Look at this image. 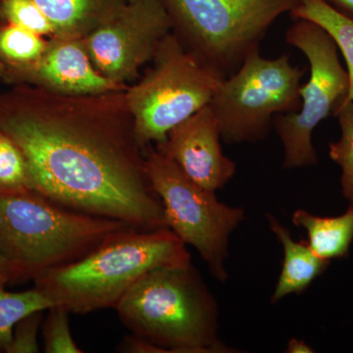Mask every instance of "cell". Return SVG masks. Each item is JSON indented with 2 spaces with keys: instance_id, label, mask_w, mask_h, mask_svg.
I'll use <instances>...</instances> for the list:
<instances>
[{
  "instance_id": "1",
  "label": "cell",
  "mask_w": 353,
  "mask_h": 353,
  "mask_svg": "<svg viewBox=\"0 0 353 353\" xmlns=\"http://www.w3.org/2000/svg\"><path fill=\"white\" fill-rule=\"evenodd\" d=\"M0 131L24 155L30 189L72 210L137 229L167 228L126 88L67 94L15 85L0 92Z\"/></svg>"
},
{
  "instance_id": "2",
  "label": "cell",
  "mask_w": 353,
  "mask_h": 353,
  "mask_svg": "<svg viewBox=\"0 0 353 353\" xmlns=\"http://www.w3.org/2000/svg\"><path fill=\"white\" fill-rule=\"evenodd\" d=\"M190 263L185 243L168 228L129 226L109 234L80 259L41 274L34 283L53 305L85 314L115 308L150 271Z\"/></svg>"
},
{
  "instance_id": "3",
  "label": "cell",
  "mask_w": 353,
  "mask_h": 353,
  "mask_svg": "<svg viewBox=\"0 0 353 353\" xmlns=\"http://www.w3.org/2000/svg\"><path fill=\"white\" fill-rule=\"evenodd\" d=\"M126 227L65 208L28 187L0 188V253L13 283L72 263Z\"/></svg>"
},
{
  "instance_id": "4",
  "label": "cell",
  "mask_w": 353,
  "mask_h": 353,
  "mask_svg": "<svg viewBox=\"0 0 353 353\" xmlns=\"http://www.w3.org/2000/svg\"><path fill=\"white\" fill-rule=\"evenodd\" d=\"M114 309L160 353L234 352L218 336L217 303L192 263L148 272Z\"/></svg>"
},
{
  "instance_id": "5",
  "label": "cell",
  "mask_w": 353,
  "mask_h": 353,
  "mask_svg": "<svg viewBox=\"0 0 353 353\" xmlns=\"http://www.w3.org/2000/svg\"><path fill=\"white\" fill-rule=\"evenodd\" d=\"M185 48L222 79L238 70L301 0H161Z\"/></svg>"
},
{
  "instance_id": "6",
  "label": "cell",
  "mask_w": 353,
  "mask_h": 353,
  "mask_svg": "<svg viewBox=\"0 0 353 353\" xmlns=\"http://www.w3.org/2000/svg\"><path fill=\"white\" fill-rule=\"evenodd\" d=\"M145 78L126 88L141 145H159L172 129L210 103L222 78L169 32Z\"/></svg>"
},
{
  "instance_id": "7",
  "label": "cell",
  "mask_w": 353,
  "mask_h": 353,
  "mask_svg": "<svg viewBox=\"0 0 353 353\" xmlns=\"http://www.w3.org/2000/svg\"><path fill=\"white\" fill-rule=\"evenodd\" d=\"M304 70L288 55L267 59L252 51L234 73L221 81L209 106L227 143H256L268 136L274 117L301 106Z\"/></svg>"
},
{
  "instance_id": "8",
  "label": "cell",
  "mask_w": 353,
  "mask_h": 353,
  "mask_svg": "<svg viewBox=\"0 0 353 353\" xmlns=\"http://www.w3.org/2000/svg\"><path fill=\"white\" fill-rule=\"evenodd\" d=\"M145 168L163 205L166 227L196 248L216 280L227 281L230 236L245 219V210L218 201L214 192L192 182L152 145L145 150Z\"/></svg>"
},
{
  "instance_id": "9",
  "label": "cell",
  "mask_w": 353,
  "mask_h": 353,
  "mask_svg": "<svg viewBox=\"0 0 353 353\" xmlns=\"http://www.w3.org/2000/svg\"><path fill=\"white\" fill-rule=\"evenodd\" d=\"M285 41L307 58L310 76L301 85L299 111L278 114L273 126L284 146V168H303L317 163L313 132L347 99L350 78L341 63L338 48L319 26L296 20L285 32Z\"/></svg>"
},
{
  "instance_id": "10",
  "label": "cell",
  "mask_w": 353,
  "mask_h": 353,
  "mask_svg": "<svg viewBox=\"0 0 353 353\" xmlns=\"http://www.w3.org/2000/svg\"><path fill=\"white\" fill-rule=\"evenodd\" d=\"M172 22L161 0L127 1L114 17L83 39L94 68L118 85L138 76L154 57Z\"/></svg>"
},
{
  "instance_id": "11",
  "label": "cell",
  "mask_w": 353,
  "mask_h": 353,
  "mask_svg": "<svg viewBox=\"0 0 353 353\" xmlns=\"http://www.w3.org/2000/svg\"><path fill=\"white\" fill-rule=\"evenodd\" d=\"M219 124L210 106L197 111L174 128L166 141L157 145L192 182L216 192L236 173L233 160L223 152Z\"/></svg>"
},
{
  "instance_id": "12",
  "label": "cell",
  "mask_w": 353,
  "mask_h": 353,
  "mask_svg": "<svg viewBox=\"0 0 353 353\" xmlns=\"http://www.w3.org/2000/svg\"><path fill=\"white\" fill-rule=\"evenodd\" d=\"M32 85L67 94H92L127 88L102 76L94 68L83 39L53 37L37 63L13 85Z\"/></svg>"
},
{
  "instance_id": "13",
  "label": "cell",
  "mask_w": 353,
  "mask_h": 353,
  "mask_svg": "<svg viewBox=\"0 0 353 353\" xmlns=\"http://www.w3.org/2000/svg\"><path fill=\"white\" fill-rule=\"evenodd\" d=\"M272 232L284 250L282 270L271 301L278 303L290 294H301L328 268L330 260L318 256L306 241H296L287 228L274 216L267 215Z\"/></svg>"
},
{
  "instance_id": "14",
  "label": "cell",
  "mask_w": 353,
  "mask_h": 353,
  "mask_svg": "<svg viewBox=\"0 0 353 353\" xmlns=\"http://www.w3.org/2000/svg\"><path fill=\"white\" fill-rule=\"evenodd\" d=\"M54 29L53 37L83 39L114 17L127 0H32Z\"/></svg>"
},
{
  "instance_id": "15",
  "label": "cell",
  "mask_w": 353,
  "mask_h": 353,
  "mask_svg": "<svg viewBox=\"0 0 353 353\" xmlns=\"http://www.w3.org/2000/svg\"><path fill=\"white\" fill-rule=\"evenodd\" d=\"M292 220L294 226L305 230L308 245L318 256L331 261L348 254L353 241V205L336 217H320L297 209Z\"/></svg>"
},
{
  "instance_id": "16",
  "label": "cell",
  "mask_w": 353,
  "mask_h": 353,
  "mask_svg": "<svg viewBox=\"0 0 353 353\" xmlns=\"http://www.w3.org/2000/svg\"><path fill=\"white\" fill-rule=\"evenodd\" d=\"M290 14L294 20H306L319 26L333 39L347 63L350 90L345 101H353V18L324 0H301Z\"/></svg>"
},
{
  "instance_id": "17",
  "label": "cell",
  "mask_w": 353,
  "mask_h": 353,
  "mask_svg": "<svg viewBox=\"0 0 353 353\" xmlns=\"http://www.w3.org/2000/svg\"><path fill=\"white\" fill-rule=\"evenodd\" d=\"M48 41L18 26L0 25V78L9 83L39 61Z\"/></svg>"
},
{
  "instance_id": "18",
  "label": "cell",
  "mask_w": 353,
  "mask_h": 353,
  "mask_svg": "<svg viewBox=\"0 0 353 353\" xmlns=\"http://www.w3.org/2000/svg\"><path fill=\"white\" fill-rule=\"evenodd\" d=\"M53 304L37 288L25 292H7L0 287V352H6L12 341L16 324L26 316L46 311Z\"/></svg>"
},
{
  "instance_id": "19",
  "label": "cell",
  "mask_w": 353,
  "mask_h": 353,
  "mask_svg": "<svg viewBox=\"0 0 353 353\" xmlns=\"http://www.w3.org/2000/svg\"><path fill=\"white\" fill-rule=\"evenodd\" d=\"M341 128V138L329 145V157L341 169L343 196L353 205V101H345L334 112Z\"/></svg>"
},
{
  "instance_id": "20",
  "label": "cell",
  "mask_w": 353,
  "mask_h": 353,
  "mask_svg": "<svg viewBox=\"0 0 353 353\" xmlns=\"http://www.w3.org/2000/svg\"><path fill=\"white\" fill-rule=\"evenodd\" d=\"M0 19L39 36H53L54 29L32 0H0Z\"/></svg>"
},
{
  "instance_id": "21",
  "label": "cell",
  "mask_w": 353,
  "mask_h": 353,
  "mask_svg": "<svg viewBox=\"0 0 353 353\" xmlns=\"http://www.w3.org/2000/svg\"><path fill=\"white\" fill-rule=\"evenodd\" d=\"M69 314V311L61 306L53 305L48 309V315L43 321L44 352H83L72 336Z\"/></svg>"
},
{
  "instance_id": "22",
  "label": "cell",
  "mask_w": 353,
  "mask_h": 353,
  "mask_svg": "<svg viewBox=\"0 0 353 353\" xmlns=\"http://www.w3.org/2000/svg\"><path fill=\"white\" fill-rule=\"evenodd\" d=\"M27 178V163L24 155L12 139H9L1 132L0 188L28 187Z\"/></svg>"
},
{
  "instance_id": "23",
  "label": "cell",
  "mask_w": 353,
  "mask_h": 353,
  "mask_svg": "<svg viewBox=\"0 0 353 353\" xmlns=\"http://www.w3.org/2000/svg\"><path fill=\"white\" fill-rule=\"evenodd\" d=\"M43 321V311H37L21 319L14 328L12 341L6 352H39V330Z\"/></svg>"
},
{
  "instance_id": "24",
  "label": "cell",
  "mask_w": 353,
  "mask_h": 353,
  "mask_svg": "<svg viewBox=\"0 0 353 353\" xmlns=\"http://www.w3.org/2000/svg\"><path fill=\"white\" fill-rule=\"evenodd\" d=\"M340 12L353 18V0H324Z\"/></svg>"
},
{
  "instance_id": "25",
  "label": "cell",
  "mask_w": 353,
  "mask_h": 353,
  "mask_svg": "<svg viewBox=\"0 0 353 353\" xmlns=\"http://www.w3.org/2000/svg\"><path fill=\"white\" fill-rule=\"evenodd\" d=\"M287 352L290 353H312L314 352L313 348L307 345L304 341L292 339L288 343Z\"/></svg>"
},
{
  "instance_id": "26",
  "label": "cell",
  "mask_w": 353,
  "mask_h": 353,
  "mask_svg": "<svg viewBox=\"0 0 353 353\" xmlns=\"http://www.w3.org/2000/svg\"><path fill=\"white\" fill-rule=\"evenodd\" d=\"M9 283H13L10 267L0 253V287H6Z\"/></svg>"
},
{
  "instance_id": "27",
  "label": "cell",
  "mask_w": 353,
  "mask_h": 353,
  "mask_svg": "<svg viewBox=\"0 0 353 353\" xmlns=\"http://www.w3.org/2000/svg\"><path fill=\"white\" fill-rule=\"evenodd\" d=\"M127 1H132V0H127Z\"/></svg>"
},
{
  "instance_id": "28",
  "label": "cell",
  "mask_w": 353,
  "mask_h": 353,
  "mask_svg": "<svg viewBox=\"0 0 353 353\" xmlns=\"http://www.w3.org/2000/svg\"><path fill=\"white\" fill-rule=\"evenodd\" d=\"M0 136H1V132H0Z\"/></svg>"
}]
</instances>
